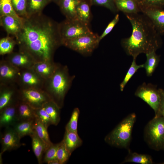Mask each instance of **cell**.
<instances>
[{
    "label": "cell",
    "mask_w": 164,
    "mask_h": 164,
    "mask_svg": "<svg viewBox=\"0 0 164 164\" xmlns=\"http://www.w3.org/2000/svg\"><path fill=\"white\" fill-rule=\"evenodd\" d=\"M15 37L19 50L29 54L36 62L53 61L56 50L62 45L59 23L42 13L24 18Z\"/></svg>",
    "instance_id": "6da1fadb"
},
{
    "label": "cell",
    "mask_w": 164,
    "mask_h": 164,
    "mask_svg": "<svg viewBox=\"0 0 164 164\" xmlns=\"http://www.w3.org/2000/svg\"><path fill=\"white\" fill-rule=\"evenodd\" d=\"M139 13L125 14L131 24L132 32L130 36L122 39L121 42L126 53L135 58L141 53L156 51L162 43L161 36L150 20Z\"/></svg>",
    "instance_id": "7a4b0ae2"
},
{
    "label": "cell",
    "mask_w": 164,
    "mask_h": 164,
    "mask_svg": "<svg viewBox=\"0 0 164 164\" xmlns=\"http://www.w3.org/2000/svg\"><path fill=\"white\" fill-rule=\"evenodd\" d=\"M75 77L70 75L67 66L58 63L52 75L45 80L43 90L61 109Z\"/></svg>",
    "instance_id": "3957f363"
},
{
    "label": "cell",
    "mask_w": 164,
    "mask_h": 164,
    "mask_svg": "<svg viewBox=\"0 0 164 164\" xmlns=\"http://www.w3.org/2000/svg\"><path fill=\"white\" fill-rule=\"evenodd\" d=\"M136 119L135 113L124 118L105 138V142L117 147L127 148L131 139L133 128Z\"/></svg>",
    "instance_id": "277c9868"
},
{
    "label": "cell",
    "mask_w": 164,
    "mask_h": 164,
    "mask_svg": "<svg viewBox=\"0 0 164 164\" xmlns=\"http://www.w3.org/2000/svg\"><path fill=\"white\" fill-rule=\"evenodd\" d=\"M145 139L153 149L159 151L164 147V117H155L147 125Z\"/></svg>",
    "instance_id": "5b68a950"
},
{
    "label": "cell",
    "mask_w": 164,
    "mask_h": 164,
    "mask_svg": "<svg viewBox=\"0 0 164 164\" xmlns=\"http://www.w3.org/2000/svg\"><path fill=\"white\" fill-rule=\"evenodd\" d=\"M101 41L97 33H91L76 38L63 41L62 45L84 56H89L98 46Z\"/></svg>",
    "instance_id": "8992f818"
},
{
    "label": "cell",
    "mask_w": 164,
    "mask_h": 164,
    "mask_svg": "<svg viewBox=\"0 0 164 164\" xmlns=\"http://www.w3.org/2000/svg\"><path fill=\"white\" fill-rule=\"evenodd\" d=\"M59 31L62 40L73 39L91 33L89 26L77 19H66L59 23Z\"/></svg>",
    "instance_id": "52a82bcc"
},
{
    "label": "cell",
    "mask_w": 164,
    "mask_h": 164,
    "mask_svg": "<svg viewBox=\"0 0 164 164\" xmlns=\"http://www.w3.org/2000/svg\"><path fill=\"white\" fill-rule=\"evenodd\" d=\"M18 98L34 109L42 107L46 103L51 100L43 89L36 88H19Z\"/></svg>",
    "instance_id": "ba28073f"
},
{
    "label": "cell",
    "mask_w": 164,
    "mask_h": 164,
    "mask_svg": "<svg viewBox=\"0 0 164 164\" xmlns=\"http://www.w3.org/2000/svg\"><path fill=\"white\" fill-rule=\"evenodd\" d=\"M135 95L141 99L154 111L156 114L158 111L161 101V95L159 89L149 83H143L137 89Z\"/></svg>",
    "instance_id": "9c48e42d"
},
{
    "label": "cell",
    "mask_w": 164,
    "mask_h": 164,
    "mask_svg": "<svg viewBox=\"0 0 164 164\" xmlns=\"http://www.w3.org/2000/svg\"><path fill=\"white\" fill-rule=\"evenodd\" d=\"M45 80L32 68L20 70L16 84L20 89H43Z\"/></svg>",
    "instance_id": "30bf717a"
},
{
    "label": "cell",
    "mask_w": 164,
    "mask_h": 164,
    "mask_svg": "<svg viewBox=\"0 0 164 164\" xmlns=\"http://www.w3.org/2000/svg\"><path fill=\"white\" fill-rule=\"evenodd\" d=\"M21 139L12 126L5 128L1 137L2 147L0 154L19 148L21 145Z\"/></svg>",
    "instance_id": "8fae6325"
},
{
    "label": "cell",
    "mask_w": 164,
    "mask_h": 164,
    "mask_svg": "<svg viewBox=\"0 0 164 164\" xmlns=\"http://www.w3.org/2000/svg\"><path fill=\"white\" fill-rule=\"evenodd\" d=\"M5 60L20 70L32 68L36 62L29 54L19 50L8 54Z\"/></svg>",
    "instance_id": "7c38bea8"
},
{
    "label": "cell",
    "mask_w": 164,
    "mask_h": 164,
    "mask_svg": "<svg viewBox=\"0 0 164 164\" xmlns=\"http://www.w3.org/2000/svg\"><path fill=\"white\" fill-rule=\"evenodd\" d=\"M20 70L6 60L0 62V84H16Z\"/></svg>",
    "instance_id": "4fadbf2b"
},
{
    "label": "cell",
    "mask_w": 164,
    "mask_h": 164,
    "mask_svg": "<svg viewBox=\"0 0 164 164\" xmlns=\"http://www.w3.org/2000/svg\"><path fill=\"white\" fill-rule=\"evenodd\" d=\"M141 12L151 22L161 36L164 35V10L157 8H141Z\"/></svg>",
    "instance_id": "5bb4252c"
},
{
    "label": "cell",
    "mask_w": 164,
    "mask_h": 164,
    "mask_svg": "<svg viewBox=\"0 0 164 164\" xmlns=\"http://www.w3.org/2000/svg\"><path fill=\"white\" fill-rule=\"evenodd\" d=\"M19 91L16 84H0V111L18 99Z\"/></svg>",
    "instance_id": "9a60e30c"
},
{
    "label": "cell",
    "mask_w": 164,
    "mask_h": 164,
    "mask_svg": "<svg viewBox=\"0 0 164 164\" xmlns=\"http://www.w3.org/2000/svg\"><path fill=\"white\" fill-rule=\"evenodd\" d=\"M19 98L0 111V127L12 126L18 121L17 106Z\"/></svg>",
    "instance_id": "2e32d148"
},
{
    "label": "cell",
    "mask_w": 164,
    "mask_h": 164,
    "mask_svg": "<svg viewBox=\"0 0 164 164\" xmlns=\"http://www.w3.org/2000/svg\"><path fill=\"white\" fill-rule=\"evenodd\" d=\"M0 24L8 34L15 37L19 32L22 22L15 17L10 15L0 16Z\"/></svg>",
    "instance_id": "e0dca14e"
},
{
    "label": "cell",
    "mask_w": 164,
    "mask_h": 164,
    "mask_svg": "<svg viewBox=\"0 0 164 164\" xmlns=\"http://www.w3.org/2000/svg\"><path fill=\"white\" fill-rule=\"evenodd\" d=\"M58 63L53 61H45L36 62L33 68L45 80L50 78L55 71Z\"/></svg>",
    "instance_id": "ac0fdd59"
},
{
    "label": "cell",
    "mask_w": 164,
    "mask_h": 164,
    "mask_svg": "<svg viewBox=\"0 0 164 164\" xmlns=\"http://www.w3.org/2000/svg\"><path fill=\"white\" fill-rule=\"evenodd\" d=\"M91 6L89 0H80L76 9L77 19L89 26L92 18Z\"/></svg>",
    "instance_id": "d6986e66"
},
{
    "label": "cell",
    "mask_w": 164,
    "mask_h": 164,
    "mask_svg": "<svg viewBox=\"0 0 164 164\" xmlns=\"http://www.w3.org/2000/svg\"><path fill=\"white\" fill-rule=\"evenodd\" d=\"M17 113L18 121L33 120L36 117L35 109L19 99L17 104Z\"/></svg>",
    "instance_id": "ffe728a7"
},
{
    "label": "cell",
    "mask_w": 164,
    "mask_h": 164,
    "mask_svg": "<svg viewBox=\"0 0 164 164\" xmlns=\"http://www.w3.org/2000/svg\"><path fill=\"white\" fill-rule=\"evenodd\" d=\"M80 0H60L58 5L66 19H77L76 16L77 7Z\"/></svg>",
    "instance_id": "44dd1931"
},
{
    "label": "cell",
    "mask_w": 164,
    "mask_h": 164,
    "mask_svg": "<svg viewBox=\"0 0 164 164\" xmlns=\"http://www.w3.org/2000/svg\"><path fill=\"white\" fill-rule=\"evenodd\" d=\"M118 11L125 14H135L141 12L139 5L135 0H114Z\"/></svg>",
    "instance_id": "7402d4cb"
},
{
    "label": "cell",
    "mask_w": 164,
    "mask_h": 164,
    "mask_svg": "<svg viewBox=\"0 0 164 164\" xmlns=\"http://www.w3.org/2000/svg\"><path fill=\"white\" fill-rule=\"evenodd\" d=\"M63 140L66 148L71 154L82 144V141L77 133L66 130Z\"/></svg>",
    "instance_id": "603a6c76"
},
{
    "label": "cell",
    "mask_w": 164,
    "mask_h": 164,
    "mask_svg": "<svg viewBox=\"0 0 164 164\" xmlns=\"http://www.w3.org/2000/svg\"><path fill=\"white\" fill-rule=\"evenodd\" d=\"M32 139V145L33 152L39 164L43 163L44 153L46 150L45 145L35 131L30 136Z\"/></svg>",
    "instance_id": "cb8c5ba5"
},
{
    "label": "cell",
    "mask_w": 164,
    "mask_h": 164,
    "mask_svg": "<svg viewBox=\"0 0 164 164\" xmlns=\"http://www.w3.org/2000/svg\"><path fill=\"white\" fill-rule=\"evenodd\" d=\"M34 131L44 143L46 149L53 143L50 141L47 127L37 117L34 120Z\"/></svg>",
    "instance_id": "d4e9b609"
},
{
    "label": "cell",
    "mask_w": 164,
    "mask_h": 164,
    "mask_svg": "<svg viewBox=\"0 0 164 164\" xmlns=\"http://www.w3.org/2000/svg\"><path fill=\"white\" fill-rule=\"evenodd\" d=\"M34 120L19 121L12 127L21 138L26 136H30L34 131Z\"/></svg>",
    "instance_id": "484cf974"
},
{
    "label": "cell",
    "mask_w": 164,
    "mask_h": 164,
    "mask_svg": "<svg viewBox=\"0 0 164 164\" xmlns=\"http://www.w3.org/2000/svg\"><path fill=\"white\" fill-rule=\"evenodd\" d=\"M50 2L49 0H27V17L42 13L43 9Z\"/></svg>",
    "instance_id": "4316f807"
},
{
    "label": "cell",
    "mask_w": 164,
    "mask_h": 164,
    "mask_svg": "<svg viewBox=\"0 0 164 164\" xmlns=\"http://www.w3.org/2000/svg\"><path fill=\"white\" fill-rule=\"evenodd\" d=\"M155 52L154 51L146 54V60L144 64V68L148 76L152 75L160 61V56L157 55Z\"/></svg>",
    "instance_id": "83f0119b"
},
{
    "label": "cell",
    "mask_w": 164,
    "mask_h": 164,
    "mask_svg": "<svg viewBox=\"0 0 164 164\" xmlns=\"http://www.w3.org/2000/svg\"><path fill=\"white\" fill-rule=\"evenodd\" d=\"M43 107L49 116L52 125H57L60 120V108L52 100L47 102Z\"/></svg>",
    "instance_id": "f1b7e54d"
},
{
    "label": "cell",
    "mask_w": 164,
    "mask_h": 164,
    "mask_svg": "<svg viewBox=\"0 0 164 164\" xmlns=\"http://www.w3.org/2000/svg\"><path fill=\"white\" fill-rule=\"evenodd\" d=\"M134 162L142 164H152V160L149 155L136 152L129 153L122 163Z\"/></svg>",
    "instance_id": "f546056e"
},
{
    "label": "cell",
    "mask_w": 164,
    "mask_h": 164,
    "mask_svg": "<svg viewBox=\"0 0 164 164\" xmlns=\"http://www.w3.org/2000/svg\"><path fill=\"white\" fill-rule=\"evenodd\" d=\"M0 16L7 15L12 16L22 23L24 19L18 15L15 12L12 0H0Z\"/></svg>",
    "instance_id": "4dcf8cb0"
},
{
    "label": "cell",
    "mask_w": 164,
    "mask_h": 164,
    "mask_svg": "<svg viewBox=\"0 0 164 164\" xmlns=\"http://www.w3.org/2000/svg\"><path fill=\"white\" fill-rule=\"evenodd\" d=\"M16 40L9 36L4 37L0 40V54L4 55L12 53L15 45Z\"/></svg>",
    "instance_id": "1f68e13d"
},
{
    "label": "cell",
    "mask_w": 164,
    "mask_h": 164,
    "mask_svg": "<svg viewBox=\"0 0 164 164\" xmlns=\"http://www.w3.org/2000/svg\"><path fill=\"white\" fill-rule=\"evenodd\" d=\"M135 58H133L132 64L128 70L125 77L120 84L121 91H123L128 82L137 70L140 68H144V64L138 65L136 63Z\"/></svg>",
    "instance_id": "d6a6232c"
},
{
    "label": "cell",
    "mask_w": 164,
    "mask_h": 164,
    "mask_svg": "<svg viewBox=\"0 0 164 164\" xmlns=\"http://www.w3.org/2000/svg\"><path fill=\"white\" fill-rule=\"evenodd\" d=\"M80 111L76 108L73 110L69 122L65 127V130L77 133V125Z\"/></svg>",
    "instance_id": "836d02e7"
},
{
    "label": "cell",
    "mask_w": 164,
    "mask_h": 164,
    "mask_svg": "<svg viewBox=\"0 0 164 164\" xmlns=\"http://www.w3.org/2000/svg\"><path fill=\"white\" fill-rule=\"evenodd\" d=\"M13 8L20 17L27 18L26 12L27 0H12Z\"/></svg>",
    "instance_id": "e575fe53"
},
{
    "label": "cell",
    "mask_w": 164,
    "mask_h": 164,
    "mask_svg": "<svg viewBox=\"0 0 164 164\" xmlns=\"http://www.w3.org/2000/svg\"><path fill=\"white\" fill-rule=\"evenodd\" d=\"M60 142L53 143L46 150L43 159V163H46L48 161L57 159V153Z\"/></svg>",
    "instance_id": "d590c367"
},
{
    "label": "cell",
    "mask_w": 164,
    "mask_h": 164,
    "mask_svg": "<svg viewBox=\"0 0 164 164\" xmlns=\"http://www.w3.org/2000/svg\"><path fill=\"white\" fill-rule=\"evenodd\" d=\"M71 155L62 140L60 142L57 153V159L60 164H63L66 162Z\"/></svg>",
    "instance_id": "8d00e7d4"
},
{
    "label": "cell",
    "mask_w": 164,
    "mask_h": 164,
    "mask_svg": "<svg viewBox=\"0 0 164 164\" xmlns=\"http://www.w3.org/2000/svg\"><path fill=\"white\" fill-rule=\"evenodd\" d=\"M89 0L92 5H95L105 7L114 13H116L118 11L114 0Z\"/></svg>",
    "instance_id": "74e56055"
},
{
    "label": "cell",
    "mask_w": 164,
    "mask_h": 164,
    "mask_svg": "<svg viewBox=\"0 0 164 164\" xmlns=\"http://www.w3.org/2000/svg\"><path fill=\"white\" fill-rule=\"evenodd\" d=\"M140 8L164 7V0H138Z\"/></svg>",
    "instance_id": "f35d334b"
},
{
    "label": "cell",
    "mask_w": 164,
    "mask_h": 164,
    "mask_svg": "<svg viewBox=\"0 0 164 164\" xmlns=\"http://www.w3.org/2000/svg\"><path fill=\"white\" fill-rule=\"evenodd\" d=\"M35 113L36 116L40 121L47 128L52 125L50 118L44 108L35 109Z\"/></svg>",
    "instance_id": "ab89813d"
},
{
    "label": "cell",
    "mask_w": 164,
    "mask_h": 164,
    "mask_svg": "<svg viewBox=\"0 0 164 164\" xmlns=\"http://www.w3.org/2000/svg\"><path fill=\"white\" fill-rule=\"evenodd\" d=\"M119 19V14H116L113 19L108 24L102 34L99 36L100 41L104 38L112 30L114 27L118 23Z\"/></svg>",
    "instance_id": "60d3db41"
},
{
    "label": "cell",
    "mask_w": 164,
    "mask_h": 164,
    "mask_svg": "<svg viewBox=\"0 0 164 164\" xmlns=\"http://www.w3.org/2000/svg\"><path fill=\"white\" fill-rule=\"evenodd\" d=\"M161 95V101L158 111L155 117H164V90L159 89Z\"/></svg>",
    "instance_id": "b9f144b4"
},
{
    "label": "cell",
    "mask_w": 164,
    "mask_h": 164,
    "mask_svg": "<svg viewBox=\"0 0 164 164\" xmlns=\"http://www.w3.org/2000/svg\"><path fill=\"white\" fill-rule=\"evenodd\" d=\"M48 164H60L57 159L51 160L48 161L47 163Z\"/></svg>",
    "instance_id": "7bdbcfd3"
},
{
    "label": "cell",
    "mask_w": 164,
    "mask_h": 164,
    "mask_svg": "<svg viewBox=\"0 0 164 164\" xmlns=\"http://www.w3.org/2000/svg\"><path fill=\"white\" fill-rule=\"evenodd\" d=\"M50 2H53L58 5L60 0H49Z\"/></svg>",
    "instance_id": "ee69618b"
},
{
    "label": "cell",
    "mask_w": 164,
    "mask_h": 164,
    "mask_svg": "<svg viewBox=\"0 0 164 164\" xmlns=\"http://www.w3.org/2000/svg\"><path fill=\"white\" fill-rule=\"evenodd\" d=\"M136 1H137H137H138V0H135Z\"/></svg>",
    "instance_id": "f6af8a7d"
},
{
    "label": "cell",
    "mask_w": 164,
    "mask_h": 164,
    "mask_svg": "<svg viewBox=\"0 0 164 164\" xmlns=\"http://www.w3.org/2000/svg\"><path fill=\"white\" fill-rule=\"evenodd\" d=\"M163 150H164V148H163Z\"/></svg>",
    "instance_id": "bcb514c9"
}]
</instances>
